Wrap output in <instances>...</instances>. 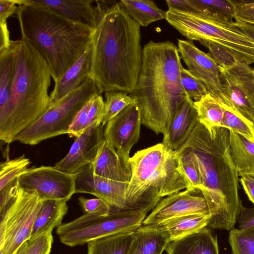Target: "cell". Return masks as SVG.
<instances>
[{
  "label": "cell",
  "mask_w": 254,
  "mask_h": 254,
  "mask_svg": "<svg viewBox=\"0 0 254 254\" xmlns=\"http://www.w3.org/2000/svg\"><path fill=\"white\" fill-rule=\"evenodd\" d=\"M228 241L232 254H254V226L246 229L234 228Z\"/></svg>",
  "instance_id": "obj_36"
},
{
  "label": "cell",
  "mask_w": 254,
  "mask_h": 254,
  "mask_svg": "<svg viewBox=\"0 0 254 254\" xmlns=\"http://www.w3.org/2000/svg\"><path fill=\"white\" fill-rule=\"evenodd\" d=\"M240 182L249 199L254 204V176H242L240 179Z\"/></svg>",
  "instance_id": "obj_47"
},
{
  "label": "cell",
  "mask_w": 254,
  "mask_h": 254,
  "mask_svg": "<svg viewBox=\"0 0 254 254\" xmlns=\"http://www.w3.org/2000/svg\"><path fill=\"white\" fill-rule=\"evenodd\" d=\"M43 201L34 190L16 189L0 210V254H13L30 239Z\"/></svg>",
  "instance_id": "obj_10"
},
{
  "label": "cell",
  "mask_w": 254,
  "mask_h": 254,
  "mask_svg": "<svg viewBox=\"0 0 254 254\" xmlns=\"http://www.w3.org/2000/svg\"><path fill=\"white\" fill-rule=\"evenodd\" d=\"M178 168L188 185V189H197L201 190L203 187L200 173L192 153L182 146L176 151Z\"/></svg>",
  "instance_id": "obj_32"
},
{
  "label": "cell",
  "mask_w": 254,
  "mask_h": 254,
  "mask_svg": "<svg viewBox=\"0 0 254 254\" xmlns=\"http://www.w3.org/2000/svg\"><path fill=\"white\" fill-rule=\"evenodd\" d=\"M141 125L139 109L133 104L109 121L104 131V138L113 145L121 159L129 168L130 151L138 141Z\"/></svg>",
  "instance_id": "obj_14"
},
{
  "label": "cell",
  "mask_w": 254,
  "mask_h": 254,
  "mask_svg": "<svg viewBox=\"0 0 254 254\" xmlns=\"http://www.w3.org/2000/svg\"><path fill=\"white\" fill-rule=\"evenodd\" d=\"M16 1L21 39L37 50L56 83L83 54L91 42L92 32L45 6Z\"/></svg>",
  "instance_id": "obj_4"
},
{
  "label": "cell",
  "mask_w": 254,
  "mask_h": 254,
  "mask_svg": "<svg viewBox=\"0 0 254 254\" xmlns=\"http://www.w3.org/2000/svg\"><path fill=\"white\" fill-rule=\"evenodd\" d=\"M198 214H209L205 199L199 189H186L161 200L142 225L156 226L175 217Z\"/></svg>",
  "instance_id": "obj_13"
},
{
  "label": "cell",
  "mask_w": 254,
  "mask_h": 254,
  "mask_svg": "<svg viewBox=\"0 0 254 254\" xmlns=\"http://www.w3.org/2000/svg\"><path fill=\"white\" fill-rule=\"evenodd\" d=\"M234 25L246 36L254 41V25L239 20L234 21Z\"/></svg>",
  "instance_id": "obj_49"
},
{
  "label": "cell",
  "mask_w": 254,
  "mask_h": 254,
  "mask_svg": "<svg viewBox=\"0 0 254 254\" xmlns=\"http://www.w3.org/2000/svg\"><path fill=\"white\" fill-rule=\"evenodd\" d=\"M100 13L91 34V78L100 94L134 90L140 72L143 48L140 26L120 0H96Z\"/></svg>",
  "instance_id": "obj_1"
},
{
  "label": "cell",
  "mask_w": 254,
  "mask_h": 254,
  "mask_svg": "<svg viewBox=\"0 0 254 254\" xmlns=\"http://www.w3.org/2000/svg\"><path fill=\"white\" fill-rule=\"evenodd\" d=\"M169 242L155 226L142 225L135 231L127 254H162Z\"/></svg>",
  "instance_id": "obj_26"
},
{
  "label": "cell",
  "mask_w": 254,
  "mask_h": 254,
  "mask_svg": "<svg viewBox=\"0 0 254 254\" xmlns=\"http://www.w3.org/2000/svg\"><path fill=\"white\" fill-rule=\"evenodd\" d=\"M67 201L59 200H43L36 216L29 239L36 238L45 232L52 231L61 225L68 211Z\"/></svg>",
  "instance_id": "obj_25"
},
{
  "label": "cell",
  "mask_w": 254,
  "mask_h": 254,
  "mask_svg": "<svg viewBox=\"0 0 254 254\" xmlns=\"http://www.w3.org/2000/svg\"><path fill=\"white\" fill-rule=\"evenodd\" d=\"M167 254H219L216 236L206 227L179 240L169 242Z\"/></svg>",
  "instance_id": "obj_22"
},
{
  "label": "cell",
  "mask_w": 254,
  "mask_h": 254,
  "mask_svg": "<svg viewBox=\"0 0 254 254\" xmlns=\"http://www.w3.org/2000/svg\"><path fill=\"white\" fill-rule=\"evenodd\" d=\"M0 51L8 48L11 43L7 21H0Z\"/></svg>",
  "instance_id": "obj_48"
},
{
  "label": "cell",
  "mask_w": 254,
  "mask_h": 254,
  "mask_svg": "<svg viewBox=\"0 0 254 254\" xmlns=\"http://www.w3.org/2000/svg\"><path fill=\"white\" fill-rule=\"evenodd\" d=\"M209 214H191L175 217L154 226L165 233L170 242L197 233L207 227Z\"/></svg>",
  "instance_id": "obj_23"
},
{
  "label": "cell",
  "mask_w": 254,
  "mask_h": 254,
  "mask_svg": "<svg viewBox=\"0 0 254 254\" xmlns=\"http://www.w3.org/2000/svg\"><path fill=\"white\" fill-rule=\"evenodd\" d=\"M221 104L224 114L221 127L232 130L254 142V123L226 105Z\"/></svg>",
  "instance_id": "obj_34"
},
{
  "label": "cell",
  "mask_w": 254,
  "mask_h": 254,
  "mask_svg": "<svg viewBox=\"0 0 254 254\" xmlns=\"http://www.w3.org/2000/svg\"><path fill=\"white\" fill-rule=\"evenodd\" d=\"M29 159L24 154L13 159H7L0 165V190L28 169Z\"/></svg>",
  "instance_id": "obj_37"
},
{
  "label": "cell",
  "mask_w": 254,
  "mask_h": 254,
  "mask_svg": "<svg viewBox=\"0 0 254 254\" xmlns=\"http://www.w3.org/2000/svg\"><path fill=\"white\" fill-rule=\"evenodd\" d=\"M79 204L85 214L99 215L110 213L112 207L103 200L97 198H86L80 196L78 198Z\"/></svg>",
  "instance_id": "obj_41"
},
{
  "label": "cell",
  "mask_w": 254,
  "mask_h": 254,
  "mask_svg": "<svg viewBox=\"0 0 254 254\" xmlns=\"http://www.w3.org/2000/svg\"><path fill=\"white\" fill-rule=\"evenodd\" d=\"M14 41L10 46L0 51V110L6 105L11 89L15 72Z\"/></svg>",
  "instance_id": "obj_30"
},
{
  "label": "cell",
  "mask_w": 254,
  "mask_h": 254,
  "mask_svg": "<svg viewBox=\"0 0 254 254\" xmlns=\"http://www.w3.org/2000/svg\"><path fill=\"white\" fill-rule=\"evenodd\" d=\"M188 40L213 42L230 53L239 61L254 64V41L234 24L199 13L168 8L165 19Z\"/></svg>",
  "instance_id": "obj_7"
},
{
  "label": "cell",
  "mask_w": 254,
  "mask_h": 254,
  "mask_svg": "<svg viewBox=\"0 0 254 254\" xmlns=\"http://www.w3.org/2000/svg\"><path fill=\"white\" fill-rule=\"evenodd\" d=\"M15 72L8 100L0 110V139L9 144L36 122L50 104L51 73L37 50L21 39L14 41Z\"/></svg>",
  "instance_id": "obj_5"
},
{
  "label": "cell",
  "mask_w": 254,
  "mask_h": 254,
  "mask_svg": "<svg viewBox=\"0 0 254 254\" xmlns=\"http://www.w3.org/2000/svg\"><path fill=\"white\" fill-rule=\"evenodd\" d=\"M208 50V55L219 66L228 67L235 65L238 60L230 53L213 42L205 41L199 42Z\"/></svg>",
  "instance_id": "obj_40"
},
{
  "label": "cell",
  "mask_w": 254,
  "mask_h": 254,
  "mask_svg": "<svg viewBox=\"0 0 254 254\" xmlns=\"http://www.w3.org/2000/svg\"><path fill=\"white\" fill-rule=\"evenodd\" d=\"M147 213L129 205L123 209L112 207L110 213L106 215L84 213L62 223L57 227L56 233L65 245L80 246L102 237L136 231L142 225Z\"/></svg>",
  "instance_id": "obj_8"
},
{
  "label": "cell",
  "mask_w": 254,
  "mask_h": 254,
  "mask_svg": "<svg viewBox=\"0 0 254 254\" xmlns=\"http://www.w3.org/2000/svg\"><path fill=\"white\" fill-rule=\"evenodd\" d=\"M229 145L239 176H254V142L229 130Z\"/></svg>",
  "instance_id": "obj_27"
},
{
  "label": "cell",
  "mask_w": 254,
  "mask_h": 254,
  "mask_svg": "<svg viewBox=\"0 0 254 254\" xmlns=\"http://www.w3.org/2000/svg\"><path fill=\"white\" fill-rule=\"evenodd\" d=\"M53 243L52 231L24 242L13 254H50Z\"/></svg>",
  "instance_id": "obj_38"
},
{
  "label": "cell",
  "mask_w": 254,
  "mask_h": 254,
  "mask_svg": "<svg viewBox=\"0 0 254 254\" xmlns=\"http://www.w3.org/2000/svg\"><path fill=\"white\" fill-rule=\"evenodd\" d=\"M183 146L193 154L201 175L200 191L210 215L207 227L230 231L243 205L238 172L230 152L229 130L216 127L208 131L198 122Z\"/></svg>",
  "instance_id": "obj_2"
},
{
  "label": "cell",
  "mask_w": 254,
  "mask_h": 254,
  "mask_svg": "<svg viewBox=\"0 0 254 254\" xmlns=\"http://www.w3.org/2000/svg\"><path fill=\"white\" fill-rule=\"evenodd\" d=\"M103 126L92 127L76 137L68 152L55 167L75 174L84 167L92 164L104 139Z\"/></svg>",
  "instance_id": "obj_17"
},
{
  "label": "cell",
  "mask_w": 254,
  "mask_h": 254,
  "mask_svg": "<svg viewBox=\"0 0 254 254\" xmlns=\"http://www.w3.org/2000/svg\"><path fill=\"white\" fill-rule=\"evenodd\" d=\"M129 163L131 176L126 192L127 205L136 203L151 189L162 198L188 187L179 169L176 151L162 143L138 151Z\"/></svg>",
  "instance_id": "obj_6"
},
{
  "label": "cell",
  "mask_w": 254,
  "mask_h": 254,
  "mask_svg": "<svg viewBox=\"0 0 254 254\" xmlns=\"http://www.w3.org/2000/svg\"><path fill=\"white\" fill-rule=\"evenodd\" d=\"M97 94L100 93L97 85L90 78L79 88L50 104L43 115L19 134L14 141L34 145L44 140L67 134L79 111Z\"/></svg>",
  "instance_id": "obj_9"
},
{
  "label": "cell",
  "mask_w": 254,
  "mask_h": 254,
  "mask_svg": "<svg viewBox=\"0 0 254 254\" xmlns=\"http://www.w3.org/2000/svg\"><path fill=\"white\" fill-rule=\"evenodd\" d=\"M198 123L194 101L188 97L176 112L162 143L169 149L177 151L185 143Z\"/></svg>",
  "instance_id": "obj_20"
},
{
  "label": "cell",
  "mask_w": 254,
  "mask_h": 254,
  "mask_svg": "<svg viewBox=\"0 0 254 254\" xmlns=\"http://www.w3.org/2000/svg\"><path fill=\"white\" fill-rule=\"evenodd\" d=\"M239 229H246L254 226V208L242 206L237 219Z\"/></svg>",
  "instance_id": "obj_43"
},
{
  "label": "cell",
  "mask_w": 254,
  "mask_h": 254,
  "mask_svg": "<svg viewBox=\"0 0 254 254\" xmlns=\"http://www.w3.org/2000/svg\"><path fill=\"white\" fill-rule=\"evenodd\" d=\"M197 112L198 122L208 131L212 128L221 127L224 109L222 104L209 93L200 100L194 101Z\"/></svg>",
  "instance_id": "obj_31"
},
{
  "label": "cell",
  "mask_w": 254,
  "mask_h": 254,
  "mask_svg": "<svg viewBox=\"0 0 254 254\" xmlns=\"http://www.w3.org/2000/svg\"><path fill=\"white\" fill-rule=\"evenodd\" d=\"M45 6L62 17L88 28L92 33L96 28L100 10L93 0H27Z\"/></svg>",
  "instance_id": "obj_18"
},
{
  "label": "cell",
  "mask_w": 254,
  "mask_h": 254,
  "mask_svg": "<svg viewBox=\"0 0 254 254\" xmlns=\"http://www.w3.org/2000/svg\"><path fill=\"white\" fill-rule=\"evenodd\" d=\"M105 114V103L97 94L88 101L75 116L67 134L70 137L80 136L88 128L101 125Z\"/></svg>",
  "instance_id": "obj_24"
},
{
  "label": "cell",
  "mask_w": 254,
  "mask_h": 254,
  "mask_svg": "<svg viewBox=\"0 0 254 254\" xmlns=\"http://www.w3.org/2000/svg\"><path fill=\"white\" fill-rule=\"evenodd\" d=\"M197 13L221 21H233L235 5L231 0H191Z\"/></svg>",
  "instance_id": "obj_33"
},
{
  "label": "cell",
  "mask_w": 254,
  "mask_h": 254,
  "mask_svg": "<svg viewBox=\"0 0 254 254\" xmlns=\"http://www.w3.org/2000/svg\"><path fill=\"white\" fill-rule=\"evenodd\" d=\"M177 48L188 69L204 84L208 93L217 98L220 90L218 64L192 41L178 39Z\"/></svg>",
  "instance_id": "obj_16"
},
{
  "label": "cell",
  "mask_w": 254,
  "mask_h": 254,
  "mask_svg": "<svg viewBox=\"0 0 254 254\" xmlns=\"http://www.w3.org/2000/svg\"><path fill=\"white\" fill-rule=\"evenodd\" d=\"M75 176L76 193L92 194L112 207L123 209L126 206L128 183L95 175L91 164L83 168L75 174Z\"/></svg>",
  "instance_id": "obj_15"
},
{
  "label": "cell",
  "mask_w": 254,
  "mask_h": 254,
  "mask_svg": "<svg viewBox=\"0 0 254 254\" xmlns=\"http://www.w3.org/2000/svg\"><path fill=\"white\" fill-rule=\"evenodd\" d=\"M135 231L95 239L87 244V254H127Z\"/></svg>",
  "instance_id": "obj_29"
},
{
  "label": "cell",
  "mask_w": 254,
  "mask_h": 254,
  "mask_svg": "<svg viewBox=\"0 0 254 254\" xmlns=\"http://www.w3.org/2000/svg\"><path fill=\"white\" fill-rule=\"evenodd\" d=\"M92 58L91 42L81 56L55 83L50 95V104L79 88L91 78Z\"/></svg>",
  "instance_id": "obj_19"
},
{
  "label": "cell",
  "mask_w": 254,
  "mask_h": 254,
  "mask_svg": "<svg viewBox=\"0 0 254 254\" xmlns=\"http://www.w3.org/2000/svg\"><path fill=\"white\" fill-rule=\"evenodd\" d=\"M105 114L102 125L103 126L128 106L135 104L134 100L129 94L116 91L105 92Z\"/></svg>",
  "instance_id": "obj_35"
},
{
  "label": "cell",
  "mask_w": 254,
  "mask_h": 254,
  "mask_svg": "<svg viewBox=\"0 0 254 254\" xmlns=\"http://www.w3.org/2000/svg\"><path fill=\"white\" fill-rule=\"evenodd\" d=\"M235 5L234 19L254 25V1L231 0Z\"/></svg>",
  "instance_id": "obj_42"
},
{
  "label": "cell",
  "mask_w": 254,
  "mask_h": 254,
  "mask_svg": "<svg viewBox=\"0 0 254 254\" xmlns=\"http://www.w3.org/2000/svg\"><path fill=\"white\" fill-rule=\"evenodd\" d=\"M219 66L220 90L216 99L254 123V69L240 61Z\"/></svg>",
  "instance_id": "obj_11"
},
{
  "label": "cell",
  "mask_w": 254,
  "mask_h": 254,
  "mask_svg": "<svg viewBox=\"0 0 254 254\" xmlns=\"http://www.w3.org/2000/svg\"><path fill=\"white\" fill-rule=\"evenodd\" d=\"M182 66L173 42L151 40L143 46L138 80L129 94L139 109L141 124L163 137L189 97L181 82Z\"/></svg>",
  "instance_id": "obj_3"
},
{
  "label": "cell",
  "mask_w": 254,
  "mask_h": 254,
  "mask_svg": "<svg viewBox=\"0 0 254 254\" xmlns=\"http://www.w3.org/2000/svg\"><path fill=\"white\" fill-rule=\"evenodd\" d=\"M19 186L34 190L43 200L67 201L75 192V174L62 171L55 166L28 168L18 179Z\"/></svg>",
  "instance_id": "obj_12"
},
{
  "label": "cell",
  "mask_w": 254,
  "mask_h": 254,
  "mask_svg": "<svg viewBox=\"0 0 254 254\" xmlns=\"http://www.w3.org/2000/svg\"><path fill=\"white\" fill-rule=\"evenodd\" d=\"M181 82L188 96L194 101L200 100L208 93L204 84L183 66L181 68Z\"/></svg>",
  "instance_id": "obj_39"
},
{
  "label": "cell",
  "mask_w": 254,
  "mask_h": 254,
  "mask_svg": "<svg viewBox=\"0 0 254 254\" xmlns=\"http://www.w3.org/2000/svg\"><path fill=\"white\" fill-rule=\"evenodd\" d=\"M91 166L96 176L128 184L130 182V168L124 163L113 145L105 138Z\"/></svg>",
  "instance_id": "obj_21"
},
{
  "label": "cell",
  "mask_w": 254,
  "mask_h": 254,
  "mask_svg": "<svg viewBox=\"0 0 254 254\" xmlns=\"http://www.w3.org/2000/svg\"><path fill=\"white\" fill-rule=\"evenodd\" d=\"M18 177L0 190V210L5 205L11 197L14 191L18 187Z\"/></svg>",
  "instance_id": "obj_46"
},
{
  "label": "cell",
  "mask_w": 254,
  "mask_h": 254,
  "mask_svg": "<svg viewBox=\"0 0 254 254\" xmlns=\"http://www.w3.org/2000/svg\"><path fill=\"white\" fill-rule=\"evenodd\" d=\"M16 0H0V21H7L8 17L15 14Z\"/></svg>",
  "instance_id": "obj_44"
},
{
  "label": "cell",
  "mask_w": 254,
  "mask_h": 254,
  "mask_svg": "<svg viewBox=\"0 0 254 254\" xmlns=\"http://www.w3.org/2000/svg\"><path fill=\"white\" fill-rule=\"evenodd\" d=\"M165 1L168 8L197 13V8L191 0H167Z\"/></svg>",
  "instance_id": "obj_45"
},
{
  "label": "cell",
  "mask_w": 254,
  "mask_h": 254,
  "mask_svg": "<svg viewBox=\"0 0 254 254\" xmlns=\"http://www.w3.org/2000/svg\"><path fill=\"white\" fill-rule=\"evenodd\" d=\"M126 12L140 26L166 19V11L160 8L152 0H121Z\"/></svg>",
  "instance_id": "obj_28"
}]
</instances>
